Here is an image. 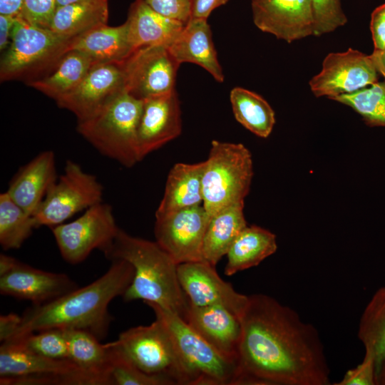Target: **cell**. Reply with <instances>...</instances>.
I'll use <instances>...</instances> for the list:
<instances>
[{"label":"cell","mask_w":385,"mask_h":385,"mask_svg":"<svg viewBox=\"0 0 385 385\" xmlns=\"http://www.w3.org/2000/svg\"><path fill=\"white\" fill-rule=\"evenodd\" d=\"M103 186L93 175L72 160L33 214L36 228L55 227L75 214L102 202Z\"/></svg>","instance_id":"30bf717a"},{"label":"cell","mask_w":385,"mask_h":385,"mask_svg":"<svg viewBox=\"0 0 385 385\" xmlns=\"http://www.w3.org/2000/svg\"><path fill=\"white\" fill-rule=\"evenodd\" d=\"M78 287L64 273L41 270L18 262L15 267L0 277V293L38 305L49 302Z\"/></svg>","instance_id":"d6986e66"},{"label":"cell","mask_w":385,"mask_h":385,"mask_svg":"<svg viewBox=\"0 0 385 385\" xmlns=\"http://www.w3.org/2000/svg\"><path fill=\"white\" fill-rule=\"evenodd\" d=\"M181 111L177 93L143 100L137 130L140 161L181 133Z\"/></svg>","instance_id":"ac0fdd59"},{"label":"cell","mask_w":385,"mask_h":385,"mask_svg":"<svg viewBox=\"0 0 385 385\" xmlns=\"http://www.w3.org/2000/svg\"><path fill=\"white\" fill-rule=\"evenodd\" d=\"M73 38L16 18L8 48L1 52V82L34 80L52 68L71 49Z\"/></svg>","instance_id":"52a82bcc"},{"label":"cell","mask_w":385,"mask_h":385,"mask_svg":"<svg viewBox=\"0 0 385 385\" xmlns=\"http://www.w3.org/2000/svg\"><path fill=\"white\" fill-rule=\"evenodd\" d=\"M108 0L80 3L56 9L48 29L62 36L74 38L107 24Z\"/></svg>","instance_id":"f546056e"},{"label":"cell","mask_w":385,"mask_h":385,"mask_svg":"<svg viewBox=\"0 0 385 385\" xmlns=\"http://www.w3.org/2000/svg\"><path fill=\"white\" fill-rule=\"evenodd\" d=\"M358 338L375 361L376 371L385 360V286L378 289L361 316Z\"/></svg>","instance_id":"1f68e13d"},{"label":"cell","mask_w":385,"mask_h":385,"mask_svg":"<svg viewBox=\"0 0 385 385\" xmlns=\"http://www.w3.org/2000/svg\"><path fill=\"white\" fill-rule=\"evenodd\" d=\"M56 10V0H24L21 17L29 24L48 29Z\"/></svg>","instance_id":"74e56055"},{"label":"cell","mask_w":385,"mask_h":385,"mask_svg":"<svg viewBox=\"0 0 385 385\" xmlns=\"http://www.w3.org/2000/svg\"><path fill=\"white\" fill-rule=\"evenodd\" d=\"M233 114L237 122L258 137L266 138L275 124L274 111L261 96L235 87L230 94Z\"/></svg>","instance_id":"4dcf8cb0"},{"label":"cell","mask_w":385,"mask_h":385,"mask_svg":"<svg viewBox=\"0 0 385 385\" xmlns=\"http://www.w3.org/2000/svg\"><path fill=\"white\" fill-rule=\"evenodd\" d=\"M336 385H375L376 366L374 356L365 352L362 361L348 370Z\"/></svg>","instance_id":"ab89813d"},{"label":"cell","mask_w":385,"mask_h":385,"mask_svg":"<svg viewBox=\"0 0 385 385\" xmlns=\"http://www.w3.org/2000/svg\"><path fill=\"white\" fill-rule=\"evenodd\" d=\"M229 0H192V16L207 19L212 11Z\"/></svg>","instance_id":"b9f144b4"},{"label":"cell","mask_w":385,"mask_h":385,"mask_svg":"<svg viewBox=\"0 0 385 385\" xmlns=\"http://www.w3.org/2000/svg\"><path fill=\"white\" fill-rule=\"evenodd\" d=\"M56 180L55 154L46 150L21 168L11 180L6 192L18 205L33 215Z\"/></svg>","instance_id":"44dd1931"},{"label":"cell","mask_w":385,"mask_h":385,"mask_svg":"<svg viewBox=\"0 0 385 385\" xmlns=\"http://www.w3.org/2000/svg\"><path fill=\"white\" fill-rule=\"evenodd\" d=\"M245 202L232 205L210 220L202 245V260L215 266L245 228Z\"/></svg>","instance_id":"4316f807"},{"label":"cell","mask_w":385,"mask_h":385,"mask_svg":"<svg viewBox=\"0 0 385 385\" xmlns=\"http://www.w3.org/2000/svg\"><path fill=\"white\" fill-rule=\"evenodd\" d=\"M379 74L370 55L349 48L344 52L329 53L322 70L309 84L315 96L332 99L377 82Z\"/></svg>","instance_id":"4fadbf2b"},{"label":"cell","mask_w":385,"mask_h":385,"mask_svg":"<svg viewBox=\"0 0 385 385\" xmlns=\"http://www.w3.org/2000/svg\"><path fill=\"white\" fill-rule=\"evenodd\" d=\"M331 100L352 108L369 126L385 127V82H376L356 92L340 95Z\"/></svg>","instance_id":"836d02e7"},{"label":"cell","mask_w":385,"mask_h":385,"mask_svg":"<svg viewBox=\"0 0 385 385\" xmlns=\"http://www.w3.org/2000/svg\"><path fill=\"white\" fill-rule=\"evenodd\" d=\"M1 385H105L68 359L46 357L18 340L1 342Z\"/></svg>","instance_id":"ba28073f"},{"label":"cell","mask_w":385,"mask_h":385,"mask_svg":"<svg viewBox=\"0 0 385 385\" xmlns=\"http://www.w3.org/2000/svg\"><path fill=\"white\" fill-rule=\"evenodd\" d=\"M178 277L190 304L194 306L222 305L240 317L248 302V296L236 292L218 275L215 266L207 262L179 264Z\"/></svg>","instance_id":"2e32d148"},{"label":"cell","mask_w":385,"mask_h":385,"mask_svg":"<svg viewBox=\"0 0 385 385\" xmlns=\"http://www.w3.org/2000/svg\"><path fill=\"white\" fill-rule=\"evenodd\" d=\"M143 104L125 90L92 116L78 120L77 131L103 155L132 167L140 162L137 130Z\"/></svg>","instance_id":"277c9868"},{"label":"cell","mask_w":385,"mask_h":385,"mask_svg":"<svg viewBox=\"0 0 385 385\" xmlns=\"http://www.w3.org/2000/svg\"><path fill=\"white\" fill-rule=\"evenodd\" d=\"M125 22L134 51L153 46L168 48L185 26L182 22L158 14L143 0H135L131 4Z\"/></svg>","instance_id":"603a6c76"},{"label":"cell","mask_w":385,"mask_h":385,"mask_svg":"<svg viewBox=\"0 0 385 385\" xmlns=\"http://www.w3.org/2000/svg\"><path fill=\"white\" fill-rule=\"evenodd\" d=\"M210 220L201 205L155 218V241L178 265L203 261V240Z\"/></svg>","instance_id":"5bb4252c"},{"label":"cell","mask_w":385,"mask_h":385,"mask_svg":"<svg viewBox=\"0 0 385 385\" xmlns=\"http://www.w3.org/2000/svg\"><path fill=\"white\" fill-rule=\"evenodd\" d=\"M103 253L111 261L123 260L134 268L133 281L122 296L125 302L142 299L183 319L189 301L178 280V265L156 241L133 237L119 229Z\"/></svg>","instance_id":"3957f363"},{"label":"cell","mask_w":385,"mask_h":385,"mask_svg":"<svg viewBox=\"0 0 385 385\" xmlns=\"http://www.w3.org/2000/svg\"><path fill=\"white\" fill-rule=\"evenodd\" d=\"M240 320V384H330L317 329L291 307L266 294L250 295Z\"/></svg>","instance_id":"6da1fadb"},{"label":"cell","mask_w":385,"mask_h":385,"mask_svg":"<svg viewBox=\"0 0 385 385\" xmlns=\"http://www.w3.org/2000/svg\"><path fill=\"white\" fill-rule=\"evenodd\" d=\"M142 371L166 379L170 385H189V380L171 336L161 319L123 332L115 341Z\"/></svg>","instance_id":"9c48e42d"},{"label":"cell","mask_w":385,"mask_h":385,"mask_svg":"<svg viewBox=\"0 0 385 385\" xmlns=\"http://www.w3.org/2000/svg\"><path fill=\"white\" fill-rule=\"evenodd\" d=\"M24 0H0V14L21 16Z\"/></svg>","instance_id":"f6af8a7d"},{"label":"cell","mask_w":385,"mask_h":385,"mask_svg":"<svg viewBox=\"0 0 385 385\" xmlns=\"http://www.w3.org/2000/svg\"><path fill=\"white\" fill-rule=\"evenodd\" d=\"M36 228L32 215L18 205L6 192L0 195V244L3 249H18Z\"/></svg>","instance_id":"d6a6232c"},{"label":"cell","mask_w":385,"mask_h":385,"mask_svg":"<svg viewBox=\"0 0 385 385\" xmlns=\"http://www.w3.org/2000/svg\"><path fill=\"white\" fill-rule=\"evenodd\" d=\"M314 19L313 35L331 33L347 22L341 0H311Z\"/></svg>","instance_id":"8d00e7d4"},{"label":"cell","mask_w":385,"mask_h":385,"mask_svg":"<svg viewBox=\"0 0 385 385\" xmlns=\"http://www.w3.org/2000/svg\"><path fill=\"white\" fill-rule=\"evenodd\" d=\"M370 56L377 71L385 78V49L374 50Z\"/></svg>","instance_id":"7dc6e473"},{"label":"cell","mask_w":385,"mask_h":385,"mask_svg":"<svg viewBox=\"0 0 385 385\" xmlns=\"http://www.w3.org/2000/svg\"><path fill=\"white\" fill-rule=\"evenodd\" d=\"M370 30L374 50L385 49V3L371 13Z\"/></svg>","instance_id":"60d3db41"},{"label":"cell","mask_w":385,"mask_h":385,"mask_svg":"<svg viewBox=\"0 0 385 385\" xmlns=\"http://www.w3.org/2000/svg\"><path fill=\"white\" fill-rule=\"evenodd\" d=\"M202 175V206L210 219L245 202L253 176L252 155L242 143L212 140Z\"/></svg>","instance_id":"8992f818"},{"label":"cell","mask_w":385,"mask_h":385,"mask_svg":"<svg viewBox=\"0 0 385 385\" xmlns=\"http://www.w3.org/2000/svg\"><path fill=\"white\" fill-rule=\"evenodd\" d=\"M205 162L178 163L170 169L155 218L202 203V175Z\"/></svg>","instance_id":"cb8c5ba5"},{"label":"cell","mask_w":385,"mask_h":385,"mask_svg":"<svg viewBox=\"0 0 385 385\" xmlns=\"http://www.w3.org/2000/svg\"><path fill=\"white\" fill-rule=\"evenodd\" d=\"M376 384L385 385V360L376 371Z\"/></svg>","instance_id":"c3c4849f"},{"label":"cell","mask_w":385,"mask_h":385,"mask_svg":"<svg viewBox=\"0 0 385 385\" xmlns=\"http://www.w3.org/2000/svg\"><path fill=\"white\" fill-rule=\"evenodd\" d=\"M253 21L262 31L291 43L313 35L311 0H252Z\"/></svg>","instance_id":"e0dca14e"},{"label":"cell","mask_w":385,"mask_h":385,"mask_svg":"<svg viewBox=\"0 0 385 385\" xmlns=\"http://www.w3.org/2000/svg\"><path fill=\"white\" fill-rule=\"evenodd\" d=\"M111 385H170L165 379L140 370L118 348L115 341L111 342Z\"/></svg>","instance_id":"e575fe53"},{"label":"cell","mask_w":385,"mask_h":385,"mask_svg":"<svg viewBox=\"0 0 385 385\" xmlns=\"http://www.w3.org/2000/svg\"><path fill=\"white\" fill-rule=\"evenodd\" d=\"M183 319L220 354L238 363L242 337L239 316L222 305L197 307L189 302Z\"/></svg>","instance_id":"ffe728a7"},{"label":"cell","mask_w":385,"mask_h":385,"mask_svg":"<svg viewBox=\"0 0 385 385\" xmlns=\"http://www.w3.org/2000/svg\"><path fill=\"white\" fill-rule=\"evenodd\" d=\"M95 63L85 53L71 49L48 71L27 84L57 101L75 88Z\"/></svg>","instance_id":"484cf974"},{"label":"cell","mask_w":385,"mask_h":385,"mask_svg":"<svg viewBox=\"0 0 385 385\" xmlns=\"http://www.w3.org/2000/svg\"><path fill=\"white\" fill-rule=\"evenodd\" d=\"M168 48L180 64L195 63L205 69L217 81H224L225 76L206 19L191 17Z\"/></svg>","instance_id":"7402d4cb"},{"label":"cell","mask_w":385,"mask_h":385,"mask_svg":"<svg viewBox=\"0 0 385 385\" xmlns=\"http://www.w3.org/2000/svg\"><path fill=\"white\" fill-rule=\"evenodd\" d=\"M179 66L166 46L135 49L122 63L125 90L141 100L170 93L175 90Z\"/></svg>","instance_id":"7c38bea8"},{"label":"cell","mask_w":385,"mask_h":385,"mask_svg":"<svg viewBox=\"0 0 385 385\" xmlns=\"http://www.w3.org/2000/svg\"></svg>","instance_id":"f907efd6"},{"label":"cell","mask_w":385,"mask_h":385,"mask_svg":"<svg viewBox=\"0 0 385 385\" xmlns=\"http://www.w3.org/2000/svg\"><path fill=\"white\" fill-rule=\"evenodd\" d=\"M17 17L0 14V51H5L10 44L12 31Z\"/></svg>","instance_id":"ee69618b"},{"label":"cell","mask_w":385,"mask_h":385,"mask_svg":"<svg viewBox=\"0 0 385 385\" xmlns=\"http://www.w3.org/2000/svg\"><path fill=\"white\" fill-rule=\"evenodd\" d=\"M103 0H56V9L60 6L80 4V3H86V2H93Z\"/></svg>","instance_id":"681fc988"},{"label":"cell","mask_w":385,"mask_h":385,"mask_svg":"<svg viewBox=\"0 0 385 385\" xmlns=\"http://www.w3.org/2000/svg\"><path fill=\"white\" fill-rule=\"evenodd\" d=\"M119 229L111 206L101 202L86 209L75 220L53 227L52 232L64 260L76 265L96 249L104 252Z\"/></svg>","instance_id":"8fae6325"},{"label":"cell","mask_w":385,"mask_h":385,"mask_svg":"<svg viewBox=\"0 0 385 385\" xmlns=\"http://www.w3.org/2000/svg\"><path fill=\"white\" fill-rule=\"evenodd\" d=\"M21 320V316L10 313L0 316V341L9 340L17 330Z\"/></svg>","instance_id":"7bdbcfd3"},{"label":"cell","mask_w":385,"mask_h":385,"mask_svg":"<svg viewBox=\"0 0 385 385\" xmlns=\"http://www.w3.org/2000/svg\"><path fill=\"white\" fill-rule=\"evenodd\" d=\"M158 14L186 24L192 16V0H143Z\"/></svg>","instance_id":"f35d334b"},{"label":"cell","mask_w":385,"mask_h":385,"mask_svg":"<svg viewBox=\"0 0 385 385\" xmlns=\"http://www.w3.org/2000/svg\"><path fill=\"white\" fill-rule=\"evenodd\" d=\"M19 260L13 257L1 254L0 255V277L7 274L17 265Z\"/></svg>","instance_id":"bcb514c9"},{"label":"cell","mask_w":385,"mask_h":385,"mask_svg":"<svg viewBox=\"0 0 385 385\" xmlns=\"http://www.w3.org/2000/svg\"><path fill=\"white\" fill-rule=\"evenodd\" d=\"M111 262L108 270L89 284L26 309L17 330L9 340L48 329H82L100 340L104 339L112 320L108 305L113 299L124 294L134 277V268L128 262Z\"/></svg>","instance_id":"7a4b0ae2"},{"label":"cell","mask_w":385,"mask_h":385,"mask_svg":"<svg viewBox=\"0 0 385 385\" xmlns=\"http://www.w3.org/2000/svg\"><path fill=\"white\" fill-rule=\"evenodd\" d=\"M125 90L122 63H96L80 83L56 102L83 120Z\"/></svg>","instance_id":"9a60e30c"},{"label":"cell","mask_w":385,"mask_h":385,"mask_svg":"<svg viewBox=\"0 0 385 385\" xmlns=\"http://www.w3.org/2000/svg\"><path fill=\"white\" fill-rule=\"evenodd\" d=\"M71 49L85 53L96 63H123L134 51L126 22L118 26L106 24L76 37Z\"/></svg>","instance_id":"d4e9b609"},{"label":"cell","mask_w":385,"mask_h":385,"mask_svg":"<svg viewBox=\"0 0 385 385\" xmlns=\"http://www.w3.org/2000/svg\"><path fill=\"white\" fill-rule=\"evenodd\" d=\"M277 249L276 236L257 225L247 226L239 234L227 253L225 274H235L258 265Z\"/></svg>","instance_id":"83f0119b"},{"label":"cell","mask_w":385,"mask_h":385,"mask_svg":"<svg viewBox=\"0 0 385 385\" xmlns=\"http://www.w3.org/2000/svg\"><path fill=\"white\" fill-rule=\"evenodd\" d=\"M14 340L21 342L27 349L41 356L57 359H68L65 329H45Z\"/></svg>","instance_id":"d590c367"},{"label":"cell","mask_w":385,"mask_h":385,"mask_svg":"<svg viewBox=\"0 0 385 385\" xmlns=\"http://www.w3.org/2000/svg\"><path fill=\"white\" fill-rule=\"evenodd\" d=\"M68 359L82 370L101 379L105 385H111L110 368L111 342L102 344L93 334L82 329H65Z\"/></svg>","instance_id":"f1b7e54d"},{"label":"cell","mask_w":385,"mask_h":385,"mask_svg":"<svg viewBox=\"0 0 385 385\" xmlns=\"http://www.w3.org/2000/svg\"><path fill=\"white\" fill-rule=\"evenodd\" d=\"M145 304L167 327L187 373L189 385H240L237 362L220 354L179 315L156 304Z\"/></svg>","instance_id":"5b68a950"}]
</instances>
